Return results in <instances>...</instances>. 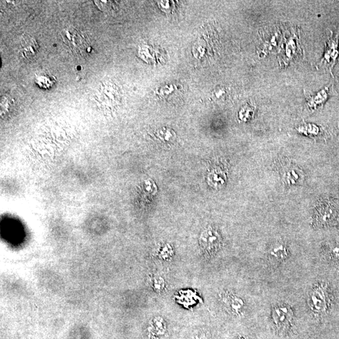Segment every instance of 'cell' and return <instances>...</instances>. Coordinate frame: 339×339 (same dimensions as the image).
Returning <instances> with one entry per match:
<instances>
[{
	"label": "cell",
	"instance_id": "1",
	"mask_svg": "<svg viewBox=\"0 0 339 339\" xmlns=\"http://www.w3.org/2000/svg\"><path fill=\"white\" fill-rule=\"evenodd\" d=\"M339 207L331 200H325L318 206L315 213V221L318 226H326L337 223Z\"/></svg>",
	"mask_w": 339,
	"mask_h": 339
},
{
	"label": "cell",
	"instance_id": "2",
	"mask_svg": "<svg viewBox=\"0 0 339 339\" xmlns=\"http://www.w3.org/2000/svg\"><path fill=\"white\" fill-rule=\"evenodd\" d=\"M339 59V28L337 32L333 34L330 31V35L328 37V41L325 47V54L323 59L319 63L320 67H324L328 69L332 74V69Z\"/></svg>",
	"mask_w": 339,
	"mask_h": 339
},
{
	"label": "cell",
	"instance_id": "3",
	"mask_svg": "<svg viewBox=\"0 0 339 339\" xmlns=\"http://www.w3.org/2000/svg\"><path fill=\"white\" fill-rule=\"evenodd\" d=\"M63 42L76 54H83L87 49L83 34L74 27L66 28L61 33Z\"/></svg>",
	"mask_w": 339,
	"mask_h": 339
},
{
	"label": "cell",
	"instance_id": "4",
	"mask_svg": "<svg viewBox=\"0 0 339 339\" xmlns=\"http://www.w3.org/2000/svg\"><path fill=\"white\" fill-rule=\"evenodd\" d=\"M275 324L280 330H286L290 327L293 319V312L287 306H280L273 312Z\"/></svg>",
	"mask_w": 339,
	"mask_h": 339
},
{
	"label": "cell",
	"instance_id": "5",
	"mask_svg": "<svg viewBox=\"0 0 339 339\" xmlns=\"http://www.w3.org/2000/svg\"><path fill=\"white\" fill-rule=\"evenodd\" d=\"M200 243L204 249L209 252H214L219 248L221 238L216 230L209 229L200 238Z\"/></svg>",
	"mask_w": 339,
	"mask_h": 339
},
{
	"label": "cell",
	"instance_id": "6",
	"mask_svg": "<svg viewBox=\"0 0 339 339\" xmlns=\"http://www.w3.org/2000/svg\"><path fill=\"white\" fill-rule=\"evenodd\" d=\"M333 85L330 84L321 91L312 95L307 98V106L311 110H316L317 108L321 107L327 101L328 97L330 96V91L332 89Z\"/></svg>",
	"mask_w": 339,
	"mask_h": 339
},
{
	"label": "cell",
	"instance_id": "7",
	"mask_svg": "<svg viewBox=\"0 0 339 339\" xmlns=\"http://www.w3.org/2000/svg\"><path fill=\"white\" fill-rule=\"evenodd\" d=\"M20 48L22 56L30 59L35 56L38 52L39 45L33 37L26 36L21 41Z\"/></svg>",
	"mask_w": 339,
	"mask_h": 339
},
{
	"label": "cell",
	"instance_id": "8",
	"mask_svg": "<svg viewBox=\"0 0 339 339\" xmlns=\"http://www.w3.org/2000/svg\"><path fill=\"white\" fill-rule=\"evenodd\" d=\"M310 304L315 312L325 311L327 306L325 293L322 288H317L312 291L310 296Z\"/></svg>",
	"mask_w": 339,
	"mask_h": 339
},
{
	"label": "cell",
	"instance_id": "9",
	"mask_svg": "<svg viewBox=\"0 0 339 339\" xmlns=\"http://www.w3.org/2000/svg\"><path fill=\"white\" fill-rule=\"evenodd\" d=\"M283 177L287 184L296 185L300 184L302 181L303 175L298 168L294 167V166H289L286 168Z\"/></svg>",
	"mask_w": 339,
	"mask_h": 339
},
{
	"label": "cell",
	"instance_id": "10",
	"mask_svg": "<svg viewBox=\"0 0 339 339\" xmlns=\"http://www.w3.org/2000/svg\"><path fill=\"white\" fill-rule=\"evenodd\" d=\"M100 99L105 102H112L118 99L117 89L111 84H105L100 87Z\"/></svg>",
	"mask_w": 339,
	"mask_h": 339
},
{
	"label": "cell",
	"instance_id": "11",
	"mask_svg": "<svg viewBox=\"0 0 339 339\" xmlns=\"http://www.w3.org/2000/svg\"><path fill=\"white\" fill-rule=\"evenodd\" d=\"M298 39L295 33L289 37L285 45V57L288 60L295 59L298 54Z\"/></svg>",
	"mask_w": 339,
	"mask_h": 339
},
{
	"label": "cell",
	"instance_id": "12",
	"mask_svg": "<svg viewBox=\"0 0 339 339\" xmlns=\"http://www.w3.org/2000/svg\"><path fill=\"white\" fill-rule=\"evenodd\" d=\"M288 250L284 245L275 246L269 251V255L272 259L277 261L285 260L288 257Z\"/></svg>",
	"mask_w": 339,
	"mask_h": 339
},
{
	"label": "cell",
	"instance_id": "13",
	"mask_svg": "<svg viewBox=\"0 0 339 339\" xmlns=\"http://www.w3.org/2000/svg\"><path fill=\"white\" fill-rule=\"evenodd\" d=\"M36 83L39 87L44 89L49 88L52 87L55 83V79L53 77L49 75H42L37 77L36 78Z\"/></svg>",
	"mask_w": 339,
	"mask_h": 339
},
{
	"label": "cell",
	"instance_id": "14",
	"mask_svg": "<svg viewBox=\"0 0 339 339\" xmlns=\"http://www.w3.org/2000/svg\"><path fill=\"white\" fill-rule=\"evenodd\" d=\"M298 131L307 135H317L319 133L320 129L314 124H304L297 128Z\"/></svg>",
	"mask_w": 339,
	"mask_h": 339
},
{
	"label": "cell",
	"instance_id": "15",
	"mask_svg": "<svg viewBox=\"0 0 339 339\" xmlns=\"http://www.w3.org/2000/svg\"><path fill=\"white\" fill-rule=\"evenodd\" d=\"M254 108L250 105L246 106L240 112V118L244 121H248L253 117L254 114Z\"/></svg>",
	"mask_w": 339,
	"mask_h": 339
},
{
	"label": "cell",
	"instance_id": "16",
	"mask_svg": "<svg viewBox=\"0 0 339 339\" xmlns=\"http://www.w3.org/2000/svg\"><path fill=\"white\" fill-rule=\"evenodd\" d=\"M330 256L332 259L339 261V244H336L330 248Z\"/></svg>",
	"mask_w": 339,
	"mask_h": 339
},
{
	"label": "cell",
	"instance_id": "17",
	"mask_svg": "<svg viewBox=\"0 0 339 339\" xmlns=\"http://www.w3.org/2000/svg\"><path fill=\"white\" fill-rule=\"evenodd\" d=\"M95 4L97 5V6L99 8L100 10H102L103 11H108L109 10L111 7V3L112 2L109 1H95Z\"/></svg>",
	"mask_w": 339,
	"mask_h": 339
},
{
	"label": "cell",
	"instance_id": "18",
	"mask_svg": "<svg viewBox=\"0 0 339 339\" xmlns=\"http://www.w3.org/2000/svg\"><path fill=\"white\" fill-rule=\"evenodd\" d=\"M226 94V92L225 91V89L222 88L218 89L216 90L215 92V96L218 99H221V97H223Z\"/></svg>",
	"mask_w": 339,
	"mask_h": 339
}]
</instances>
